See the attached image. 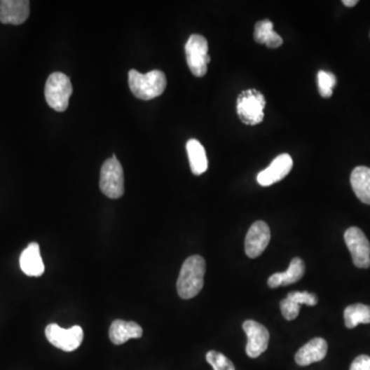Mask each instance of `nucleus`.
<instances>
[{
	"instance_id": "18",
	"label": "nucleus",
	"mask_w": 370,
	"mask_h": 370,
	"mask_svg": "<svg viewBox=\"0 0 370 370\" xmlns=\"http://www.w3.org/2000/svg\"><path fill=\"white\" fill-rule=\"evenodd\" d=\"M186 151L191 172L197 176L204 174L208 169V160H207L206 151L200 141L197 139L187 141Z\"/></svg>"
},
{
	"instance_id": "25",
	"label": "nucleus",
	"mask_w": 370,
	"mask_h": 370,
	"mask_svg": "<svg viewBox=\"0 0 370 370\" xmlns=\"http://www.w3.org/2000/svg\"><path fill=\"white\" fill-rule=\"evenodd\" d=\"M350 370H370V357L367 355L357 357L352 363Z\"/></svg>"
},
{
	"instance_id": "23",
	"label": "nucleus",
	"mask_w": 370,
	"mask_h": 370,
	"mask_svg": "<svg viewBox=\"0 0 370 370\" xmlns=\"http://www.w3.org/2000/svg\"><path fill=\"white\" fill-rule=\"evenodd\" d=\"M287 299L296 303L297 305L316 306L318 303V297L314 293L307 292H294L288 293Z\"/></svg>"
},
{
	"instance_id": "8",
	"label": "nucleus",
	"mask_w": 370,
	"mask_h": 370,
	"mask_svg": "<svg viewBox=\"0 0 370 370\" xmlns=\"http://www.w3.org/2000/svg\"><path fill=\"white\" fill-rule=\"evenodd\" d=\"M345 242L351 252L353 263L359 268L370 266V243L360 228L353 226L345 233Z\"/></svg>"
},
{
	"instance_id": "26",
	"label": "nucleus",
	"mask_w": 370,
	"mask_h": 370,
	"mask_svg": "<svg viewBox=\"0 0 370 370\" xmlns=\"http://www.w3.org/2000/svg\"><path fill=\"white\" fill-rule=\"evenodd\" d=\"M343 4L345 6H348V8H353V6L358 4V1L357 0H343Z\"/></svg>"
},
{
	"instance_id": "13",
	"label": "nucleus",
	"mask_w": 370,
	"mask_h": 370,
	"mask_svg": "<svg viewBox=\"0 0 370 370\" xmlns=\"http://www.w3.org/2000/svg\"><path fill=\"white\" fill-rule=\"evenodd\" d=\"M328 351V345L325 339L316 338L306 343L295 354V362L299 366H308L312 363L322 361Z\"/></svg>"
},
{
	"instance_id": "16",
	"label": "nucleus",
	"mask_w": 370,
	"mask_h": 370,
	"mask_svg": "<svg viewBox=\"0 0 370 370\" xmlns=\"http://www.w3.org/2000/svg\"><path fill=\"white\" fill-rule=\"evenodd\" d=\"M143 330L139 324L135 322H127L123 320H116L112 322L109 328L110 341L114 345H123L131 338H140L142 336Z\"/></svg>"
},
{
	"instance_id": "7",
	"label": "nucleus",
	"mask_w": 370,
	"mask_h": 370,
	"mask_svg": "<svg viewBox=\"0 0 370 370\" xmlns=\"http://www.w3.org/2000/svg\"><path fill=\"white\" fill-rule=\"evenodd\" d=\"M46 336L54 347L62 351L72 352L83 343V330L81 326L64 329L57 324H50L46 328Z\"/></svg>"
},
{
	"instance_id": "2",
	"label": "nucleus",
	"mask_w": 370,
	"mask_h": 370,
	"mask_svg": "<svg viewBox=\"0 0 370 370\" xmlns=\"http://www.w3.org/2000/svg\"><path fill=\"white\" fill-rule=\"evenodd\" d=\"M129 85L134 96L141 100L149 101L160 96L167 87V78L160 70H153L146 74L137 70L129 71Z\"/></svg>"
},
{
	"instance_id": "10",
	"label": "nucleus",
	"mask_w": 370,
	"mask_h": 370,
	"mask_svg": "<svg viewBox=\"0 0 370 370\" xmlns=\"http://www.w3.org/2000/svg\"><path fill=\"white\" fill-rule=\"evenodd\" d=\"M270 241V231L266 222L259 220L249 228L245 239V252L250 259L262 254Z\"/></svg>"
},
{
	"instance_id": "9",
	"label": "nucleus",
	"mask_w": 370,
	"mask_h": 370,
	"mask_svg": "<svg viewBox=\"0 0 370 370\" xmlns=\"http://www.w3.org/2000/svg\"><path fill=\"white\" fill-rule=\"evenodd\" d=\"M248 343L246 353L250 358H257L266 351L270 341L268 330L262 324L254 320H247L243 324Z\"/></svg>"
},
{
	"instance_id": "22",
	"label": "nucleus",
	"mask_w": 370,
	"mask_h": 370,
	"mask_svg": "<svg viewBox=\"0 0 370 370\" xmlns=\"http://www.w3.org/2000/svg\"><path fill=\"white\" fill-rule=\"evenodd\" d=\"M206 360L214 370H235V365L228 357L216 351H209Z\"/></svg>"
},
{
	"instance_id": "20",
	"label": "nucleus",
	"mask_w": 370,
	"mask_h": 370,
	"mask_svg": "<svg viewBox=\"0 0 370 370\" xmlns=\"http://www.w3.org/2000/svg\"><path fill=\"white\" fill-rule=\"evenodd\" d=\"M345 318V327H357L359 324L370 323V307L369 306L362 305V303H355L345 308L343 313Z\"/></svg>"
},
{
	"instance_id": "15",
	"label": "nucleus",
	"mask_w": 370,
	"mask_h": 370,
	"mask_svg": "<svg viewBox=\"0 0 370 370\" xmlns=\"http://www.w3.org/2000/svg\"><path fill=\"white\" fill-rule=\"evenodd\" d=\"M305 272V262L299 257H295L290 262L289 268L286 272L276 273V274L268 278V285L270 288H278L280 286H287L290 284L296 283L303 277Z\"/></svg>"
},
{
	"instance_id": "17",
	"label": "nucleus",
	"mask_w": 370,
	"mask_h": 370,
	"mask_svg": "<svg viewBox=\"0 0 370 370\" xmlns=\"http://www.w3.org/2000/svg\"><path fill=\"white\" fill-rule=\"evenodd\" d=\"M351 185L357 198L370 205V168L364 166L355 168L351 174Z\"/></svg>"
},
{
	"instance_id": "14",
	"label": "nucleus",
	"mask_w": 370,
	"mask_h": 370,
	"mask_svg": "<svg viewBox=\"0 0 370 370\" xmlns=\"http://www.w3.org/2000/svg\"><path fill=\"white\" fill-rule=\"evenodd\" d=\"M22 272L29 277H39L45 273V264L41 259L37 243H30L20 257Z\"/></svg>"
},
{
	"instance_id": "19",
	"label": "nucleus",
	"mask_w": 370,
	"mask_h": 370,
	"mask_svg": "<svg viewBox=\"0 0 370 370\" xmlns=\"http://www.w3.org/2000/svg\"><path fill=\"white\" fill-rule=\"evenodd\" d=\"M273 28L274 24L270 20H263L256 23L254 29L255 41L261 45H266L270 48H280L283 45V39Z\"/></svg>"
},
{
	"instance_id": "11",
	"label": "nucleus",
	"mask_w": 370,
	"mask_h": 370,
	"mask_svg": "<svg viewBox=\"0 0 370 370\" xmlns=\"http://www.w3.org/2000/svg\"><path fill=\"white\" fill-rule=\"evenodd\" d=\"M293 167L292 156L288 153L280 154L272 164L257 175V182L261 186H270L283 180L290 173Z\"/></svg>"
},
{
	"instance_id": "4",
	"label": "nucleus",
	"mask_w": 370,
	"mask_h": 370,
	"mask_svg": "<svg viewBox=\"0 0 370 370\" xmlns=\"http://www.w3.org/2000/svg\"><path fill=\"white\" fill-rule=\"evenodd\" d=\"M72 91L74 89L69 77L62 72H54L46 81L45 88L46 103L56 111H65L69 104Z\"/></svg>"
},
{
	"instance_id": "21",
	"label": "nucleus",
	"mask_w": 370,
	"mask_h": 370,
	"mask_svg": "<svg viewBox=\"0 0 370 370\" xmlns=\"http://www.w3.org/2000/svg\"><path fill=\"white\" fill-rule=\"evenodd\" d=\"M317 77H318L317 81H318L319 92L321 96L323 98H330L336 85V76L331 72L320 70Z\"/></svg>"
},
{
	"instance_id": "1",
	"label": "nucleus",
	"mask_w": 370,
	"mask_h": 370,
	"mask_svg": "<svg viewBox=\"0 0 370 370\" xmlns=\"http://www.w3.org/2000/svg\"><path fill=\"white\" fill-rule=\"evenodd\" d=\"M206 261L200 255L189 257L182 264L177 281V292L181 299L197 296L204 286Z\"/></svg>"
},
{
	"instance_id": "3",
	"label": "nucleus",
	"mask_w": 370,
	"mask_h": 370,
	"mask_svg": "<svg viewBox=\"0 0 370 370\" xmlns=\"http://www.w3.org/2000/svg\"><path fill=\"white\" fill-rule=\"evenodd\" d=\"M266 98L262 92L255 89L243 91L238 97L237 114L245 125H256L264 118Z\"/></svg>"
},
{
	"instance_id": "24",
	"label": "nucleus",
	"mask_w": 370,
	"mask_h": 370,
	"mask_svg": "<svg viewBox=\"0 0 370 370\" xmlns=\"http://www.w3.org/2000/svg\"><path fill=\"white\" fill-rule=\"evenodd\" d=\"M280 308H281V313L282 315H283L284 318H285L286 320L292 321L294 320V319H296L297 316H299V308H301V306L297 305V303H294L292 299L286 297L285 299H283V301L280 303Z\"/></svg>"
},
{
	"instance_id": "6",
	"label": "nucleus",
	"mask_w": 370,
	"mask_h": 370,
	"mask_svg": "<svg viewBox=\"0 0 370 370\" xmlns=\"http://www.w3.org/2000/svg\"><path fill=\"white\" fill-rule=\"evenodd\" d=\"M185 55L191 74L197 77L204 76L207 74V64L211 60L207 39L202 35H191L185 45Z\"/></svg>"
},
{
	"instance_id": "5",
	"label": "nucleus",
	"mask_w": 370,
	"mask_h": 370,
	"mask_svg": "<svg viewBox=\"0 0 370 370\" xmlns=\"http://www.w3.org/2000/svg\"><path fill=\"white\" fill-rule=\"evenodd\" d=\"M100 189L110 199H118L123 195V170L116 154L105 160L101 168Z\"/></svg>"
},
{
	"instance_id": "12",
	"label": "nucleus",
	"mask_w": 370,
	"mask_h": 370,
	"mask_svg": "<svg viewBox=\"0 0 370 370\" xmlns=\"http://www.w3.org/2000/svg\"><path fill=\"white\" fill-rule=\"evenodd\" d=\"M30 15L28 0H1L0 1V22L2 24L21 25Z\"/></svg>"
}]
</instances>
